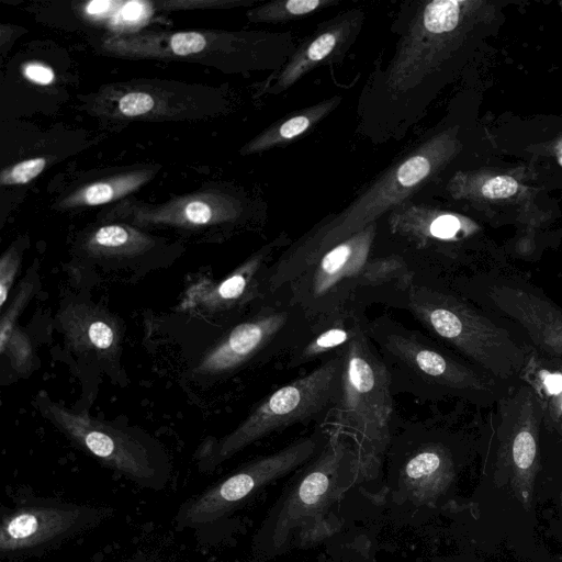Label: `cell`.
Returning <instances> with one entry per match:
<instances>
[{
    "instance_id": "cell-20",
    "label": "cell",
    "mask_w": 562,
    "mask_h": 562,
    "mask_svg": "<svg viewBox=\"0 0 562 562\" xmlns=\"http://www.w3.org/2000/svg\"><path fill=\"white\" fill-rule=\"evenodd\" d=\"M340 98L323 101L316 105L310 106L282 122L276 123L267 131L252 139L243 150V153H256L270 149L277 145L296 138L307 132L315 123L319 122L325 115L333 111Z\"/></svg>"
},
{
    "instance_id": "cell-5",
    "label": "cell",
    "mask_w": 562,
    "mask_h": 562,
    "mask_svg": "<svg viewBox=\"0 0 562 562\" xmlns=\"http://www.w3.org/2000/svg\"><path fill=\"white\" fill-rule=\"evenodd\" d=\"M393 397L386 369L366 329L346 348L340 395L326 420L352 443L361 469L389 446Z\"/></svg>"
},
{
    "instance_id": "cell-16",
    "label": "cell",
    "mask_w": 562,
    "mask_h": 562,
    "mask_svg": "<svg viewBox=\"0 0 562 562\" xmlns=\"http://www.w3.org/2000/svg\"><path fill=\"white\" fill-rule=\"evenodd\" d=\"M370 318L367 308L350 306L308 318L299 341L281 359L284 369H296L345 349L366 330Z\"/></svg>"
},
{
    "instance_id": "cell-18",
    "label": "cell",
    "mask_w": 562,
    "mask_h": 562,
    "mask_svg": "<svg viewBox=\"0 0 562 562\" xmlns=\"http://www.w3.org/2000/svg\"><path fill=\"white\" fill-rule=\"evenodd\" d=\"M356 19L355 16L341 19L325 27L308 43L303 44L277 78L274 91L289 88L301 76L331 55L351 33Z\"/></svg>"
},
{
    "instance_id": "cell-22",
    "label": "cell",
    "mask_w": 562,
    "mask_h": 562,
    "mask_svg": "<svg viewBox=\"0 0 562 562\" xmlns=\"http://www.w3.org/2000/svg\"><path fill=\"white\" fill-rule=\"evenodd\" d=\"M145 180V173L133 172L98 181L79 190L69 198L67 203L69 205H99L108 203L135 190Z\"/></svg>"
},
{
    "instance_id": "cell-2",
    "label": "cell",
    "mask_w": 562,
    "mask_h": 562,
    "mask_svg": "<svg viewBox=\"0 0 562 562\" xmlns=\"http://www.w3.org/2000/svg\"><path fill=\"white\" fill-rule=\"evenodd\" d=\"M453 151L450 133L438 134L389 168L346 210L314 227L278 256L267 280L274 293L322 254L376 223L435 176Z\"/></svg>"
},
{
    "instance_id": "cell-37",
    "label": "cell",
    "mask_w": 562,
    "mask_h": 562,
    "mask_svg": "<svg viewBox=\"0 0 562 562\" xmlns=\"http://www.w3.org/2000/svg\"><path fill=\"white\" fill-rule=\"evenodd\" d=\"M559 162L562 166V154L559 156Z\"/></svg>"
},
{
    "instance_id": "cell-27",
    "label": "cell",
    "mask_w": 562,
    "mask_h": 562,
    "mask_svg": "<svg viewBox=\"0 0 562 562\" xmlns=\"http://www.w3.org/2000/svg\"><path fill=\"white\" fill-rule=\"evenodd\" d=\"M46 160L44 158H32L18 162L2 171L1 184H23L37 177L45 168Z\"/></svg>"
},
{
    "instance_id": "cell-31",
    "label": "cell",
    "mask_w": 562,
    "mask_h": 562,
    "mask_svg": "<svg viewBox=\"0 0 562 562\" xmlns=\"http://www.w3.org/2000/svg\"><path fill=\"white\" fill-rule=\"evenodd\" d=\"M155 105L153 97L146 92H130L119 100V110L126 116H138L151 111Z\"/></svg>"
},
{
    "instance_id": "cell-12",
    "label": "cell",
    "mask_w": 562,
    "mask_h": 562,
    "mask_svg": "<svg viewBox=\"0 0 562 562\" xmlns=\"http://www.w3.org/2000/svg\"><path fill=\"white\" fill-rule=\"evenodd\" d=\"M325 431L300 438L282 449L260 457L227 477L190 506L184 519L192 524L215 519L267 484L311 461L325 439Z\"/></svg>"
},
{
    "instance_id": "cell-10",
    "label": "cell",
    "mask_w": 562,
    "mask_h": 562,
    "mask_svg": "<svg viewBox=\"0 0 562 562\" xmlns=\"http://www.w3.org/2000/svg\"><path fill=\"white\" fill-rule=\"evenodd\" d=\"M443 284L517 322L537 352L562 357V311L544 296L509 281H487L482 277L458 276Z\"/></svg>"
},
{
    "instance_id": "cell-34",
    "label": "cell",
    "mask_w": 562,
    "mask_h": 562,
    "mask_svg": "<svg viewBox=\"0 0 562 562\" xmlns=\"http://www.w3.org/2000/svg\"><path fill=\"white\" fill-rule=\"evenodd\" d=\"M113 4L112 1L108 0H95L91 1L87 4V12L89 14H100L109 10V8Z\"/></svg>"
},
{
    "instance_id": "cell-19",
    "label": "cell",
    "mask_w": 562,
    "mask_h": 562,
    "mask_svg": "<svg viewBox=\"0 0 562 562\" xmlns=\"http://www.w3.org/2000/svg\"><path fill=\"white\" fill-rule=\"evenodd\" d=\"M520 380L533 390L550 423L562 419V357L535 350Z\"/></svg>"
},
{
    "instance_id": "cell-32",
    "label": "cell",
    "mask_w": 562,
    "mask_h": 562,
    "mask_svg": "<svg viewBox=\"0 0 562 562\" xmlns=\"http://www.w3.org/2000/svg\"><path fill=\"white\" fill-rule=\"evenodd\" d=\"M23 72L29 80L38 85H49L54 80L53 70L49 67L38 63L27 64Z\"/></svg>"
},
{
    "instance_id": "cell-14",
    "label": "cell",
    "mask_w": 562,
    "mask_h": 562,
    "mask_svg": "<svg viewBox=\"0 0 562 562\" xmlns=\"http://www.w3.org/2000/svg\"><path fill=\"white\" fill-rule=\"evenodd\" d=\"M41 414L71 441L119 469L139 473L148 469V456L139 440L123 429L54 403L45 393L35 398Z\"/></svg>"
},
{
    "instance_id": "cell-9",
    "label": "cell",
    "mask_w": 562,
    "mask_h": 562,
    "mask_svg": "<svg viewBox=\"0 0 562 562\" xmlns=\"http://www.w3.org/2000/svg\"><path fill=\"white\" fill-rule=\"evenodd\" d=\"M316 458L288 494L273 525V544H284L292 532L312 527L361 470L357 451L349 439L330 428Z\"/></svg>"
},
{
    "instance_id": "cell-30",
    "label": "cell",
    "mask_w": 562,
    "mask_h": 562,
    "mask_svg": "<svg viewBox=\"0 0 562 562\" xmlns=\"http://www.w3.org/2000/svg\"><path fill=\"white\" fill-rule=\"evenodd\" d=\"M182 222L191 225H205L220 220L218 213L207 202L194 200L186 204L179 213Z\"/></svg>"
},
{
    "instance_id": "cell-35",
    "label": "cell",
    "mask_w": 562,
    "mask_h": 562,
    "mask_svg": "<svg viewBox=\"0 0 562 562\" xmlns=\"http://www.w3.org/2000/svg\"><path fill=\"white\" fill-rule=\"evenodd\" d=\"M554 428L559 432L561 439H562V419L553 424Z\"/></svg>"
},
{
    "instance_id": "cell-33",
    "label": "cell",
    "mask_w": 562,
    "mask_h": 562,
    "mask_svg": "<svg viewBox=\"0 0 562 562\" xmlns=\"http://www.w3.org/2000/svg\"><path fill=\"white\" fill-rule=\"evenodd\" d=\"M144 11V4L140 1L125 2L121 10V15L125 21H134L140 18Z\"/></svg>"
},
{
    "instance_id": "cell-23",
    "label": "cell",
    "mask_w": 562,
    "mask_h": 562,
    "mask_svg": "<svg viewBox=\"0 0 562 562\" xmlns=\"http://www.w3.org/2000/svg\"><path fill=\"white\" fill-rule=\"evenodd\" d=\"M140 235L122 225H105L88 240V250L95 256L128 255L140 249Z\"/></svg>"
},
{
    "instance_id": "cell-8",
    "label": "cell",
    "mask_w": 562,
    "mask_h": 562,
    "mask_svg": "<svg viewBox=\"0 0 562 562\" xmlns=\"http://www.w3.org/2000/svg\"><path fill=\"white\" fill-rule=\"evenodd\" d=\"M544 413L533 390L518 381L497 398L495 481L508 485L526 509L539 471V429Z\"/></svg>"
},
{
    "instance_id": "cell-4",
    "label": "cell",
    "mask_w": 562,
    "mask_h": 562,
    "mask_svg": "<svg viewBox=\"0 0 562 562\" xmlns=\"http://www.w3.org/2000/svg\"><path fill=\"white\" fill-rule=\"evenodd\" d=\"M406 311L427 335L498 383L520 381L535 351L447 284L413 282Z\"/></svg>"
},
{
    "instance_id": "cell-26",
    "label": "cell",
    "mask_w": 562,
    "mask_h": 562,
    "mask_svg": "<svg viewBox=\"0 0 562 562\" xmlns=\"http://www.w3.org/2000/svg\"><path fill=\"white\" fill-rule=\"evenodd\" d=\"M2 355L8 352L12 364L20 371H24L32 362V346L24 331L14 328L8 339L0 344Z\"/></svg>"
},
{
    "instance_id": "cell-7",
    "label": "cell",
    "mask_w": 562,
    "mask_h": 562,
    "mask_svg": "<svg viewBox=\"0 0 562 562\" xmlns=\"http://www.w3.org/2000/svg\"><path fill=\"white\" fill-rule=\"evenodd\" d=\"M308 318L274 293L244 314L206 351L193 372L224 378L251 366L282 359L299 341Z\"/></svg>"
},
{
    "instance_id": "cell-15",
    "label": "cell",
    "mask_w": 562,
    "mask_h": 562,
    "mask_svg": "<svg viewBox=\"0 0 562 562\" xmlns=\"http://www.w3.org/2000/svg\"><path fill=\"white\" fill-rule=\"evenodd\" d=\"M465 4L464 1L435 0L417 14L393 60L389 77L392 89L407 90L427 74L441 40L459 26Z\"/></svg>"
},
{
    "instance_id": "cell-24",
    "label": "cell",
    "mask_w": 562,
    "mask_h": 562,
    "mask_svg": "<svg viewBox=\"0 0 562 562\" xmlns=\"http://www.w3.org/2000/svg\"><path fill=\"white\" fill-rule=\"evenodd\" d=\"M330 0H286L273 1L255 10L250 18L254 21L279 22L304 16L330 4Z\"/></svg>"
},
{
    "instance_id": "cell-3",
    "label": "cell",
    "mask_w": 562,
    "mask_h": 562,
    "mask_svg": "<svg viewBox=\"0 0 562 562\" xmlns=\"http://www.w3.org/2000/svg\"><path fill=\"white\" fill-rule=\"evenodd\" d=\"M367 334L386 369L392 394L419 402L457 398L486 404L502 394L498 382L429 335L387 314L369 321Z\"/></svg>"
},
{
    "instance_id": "cell-21",
    "label": "cell",
    "mask_w": 562,
    "mask_h": 562,
    "mask_svg": "<svg viewBox=\"0 0 562 562\" xmlns=\"http://www.w3.org/2000/svg\"><path fill=\"white\" fill-rule=\"evenodd\" d=\"M451 192L457 198H476L486 200L507 199L519 188L518 181L508 175L479 176L456 175L451 181Z\"/></svg>"
},
{
    "instance_id": "cell-6",
    "label": "cell",
    "mask_w": 562,
    "mask_h": 562,
    "mask_svg": "<svg viewBox=\"0 0 562 562\" xmlns=\"http://www.w3.org/2000/svg\"><path fill=\"white\" fill-rule=\"evenodd\" d=\"M346 348L261 400L232 432L212 445L210 460L222 462L247 446L295 424L325 423L340 395Z\"/></svg>"
},
{
    "instance_id": "cell-11",
    "label": "cell",
    "mask_w": 562,
    "mask_h": 562,
    "mask_svg": "<svg viewBox=\"0 0 562 562\" xmlns=\"http://www.w3.org/2000/svg\"><path fill=\"white\" fill-rule=\"evenodd\" d=\"M435 422L404 419L396 414L392 422L390 442L403 450L400 481L417 501L437 498L454 477L451 447Z\"/></svg>"
},
{
    "instance_id": "cell-13",
    "label": "cell",
    "mask_w": 562,
    "mask_h": 562,
    "mask_svg": "<svg viewBox=\"0 0 562 562\" xmlns=\"http://www.w3.org/2000/svg\"><path fill=\"white\" fill-rule=\"evenodd\" d=\"M290 241L279 236L248 257L234 271L218 282L195 285L188 294L191 305L202 306L210 313L239 318L267 296L270 268Z\"/></svg>"
},
{
    "instance_id": "cell-17",
    "label": "cell",
    "mask_w": 562,
    "mask_h": 562,
    "mask_svg": "<svg viewBox=\"0 0 562 562\" xmlns=\"http://www.w3.org/2000/svg\"><path fill=\"white\" fill-rule=\"evenodd\" d=\"M63 330L81 353L112 361L121 347L122 329L114 317L90 304H71L61 314Z\"/></svg>"
},
{
    "instance_id": "cell-36",
    "label": "cell",
    "mask_w": 562,
    "mask_h": 562,
    "mask_svg": "<svg viewBox=\"0 0 562 562\" xmlns=\"http://www.w3.org/2000/svg\"><path fill=\"white\" fill-rule=\"evenodd\" d=\"M560 503H561V508H562V490L560 491Z\"/></svg>"
},
{
    "instance_id": "cell-29",
    "label": "cell",
    "mask_w": 562,
    "mask_h": 562,
    "mask_svg": "<svg viewBox=\"0 0 562 562\" xmlns=\"http://www.w3.org/2000/svg\"><path fill=\"white\" fill-rule=\"evenodd\" d=\"M20 256L16 250L5 251L0 259V307L3 310L18 274Z\"/></svg>"
},
{
    "instance_id": "cell-25",
    "label": "cell",
    "mask_w": 562,
    "mask_h": 562,
    "mask_svg": "<svg viewBox=\"0 0 562 562\" xmlns=\"http://www.w3.org/2000/svg\"><path fill=\"white\" fill-rule=\"evenodd\" d=\"M35 283L32 279H24L19 291L13 296L7 311H2L0 325V344H3L16 327V319L33 295Z\"/></svg>"
},
{
    "instance_id": "cell-1",
    "label": "cell",
    "mask_w": 562,
    "mask_h": 562,
    "mask_svg": "<svg viewBox=\"0 0 562 562\" xmlns=\"http://www.w3.org/2000/svg\"><path fill=\"white\" fill-rule=\"evenodd\" d=\"M376 237L373 223L322 254L274 293L307 318L374 304L406 311L413 274L400 257L376 251Z\"/></svg>"
},
{
    "instance_id": "cell-28",
    "label": "cell",
    "mask_w": 562,
    "mask_h": 562,
    "mask_svg": "<svg viewBox=\"0 0 562 562\" xmlns=\"http://www.w3.org/2000/svg\"><path fill=\"white\" fill-rule=\"evenodd\" d=\"M206 45L207 41L200 32H178L169 40L171 53L180 57L199 54Z\"/></svg>"
}]
</instances>
